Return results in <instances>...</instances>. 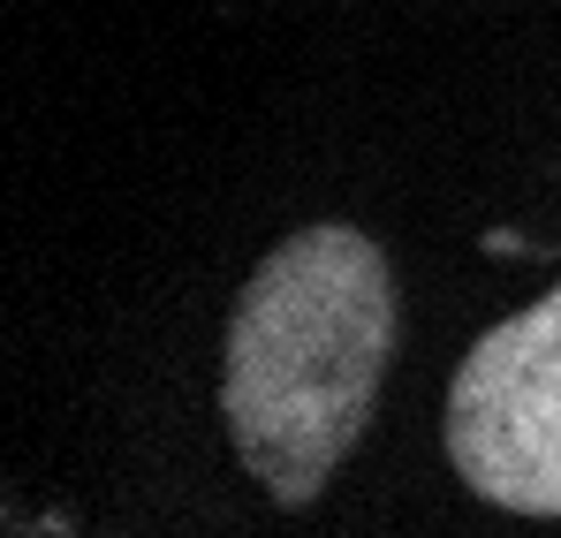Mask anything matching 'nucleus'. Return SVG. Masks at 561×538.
Listing matches in <instances>:
<instances>
[{
	"label": "nucleus",
	"mask_w": 561,
	"mask_h": 538,
	"mask_svg": "<svg viewBox=\"0 0 561 538\" xmlns=\"http://www.w3.org/2000/svg\"><path fill=\"white\" fill-rule=\"evenodd\" d=\"M448 462L478 501L561 524V281L463 350L448 387Z\"/></svg>",
	"instance_id": "obj_2"
},
{
	"label": "nucleus",
	"mask_w": 561,
	"mask_h": 538,
	"mask_svg": "<svg viewBox=\"0 0 561 538\" xmlns=\"http://www.w3.org/2000/svg\"><path fill=\"white\" fill-rule=\"evenodd\" d=\"M394 334V273L350 220H311L251 266L220 342V410L236 462L280 508L319 501L365 440Z\"/></svg>",
	"instance_id": "obj_1"
}]
</instances>
